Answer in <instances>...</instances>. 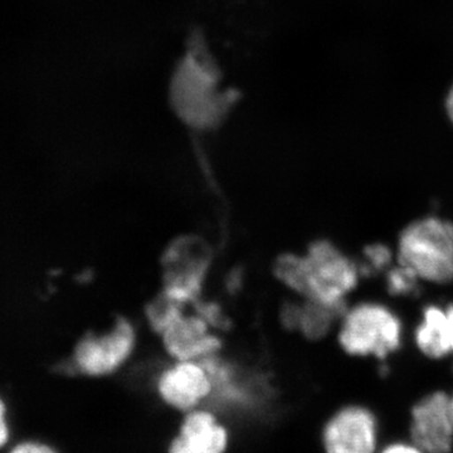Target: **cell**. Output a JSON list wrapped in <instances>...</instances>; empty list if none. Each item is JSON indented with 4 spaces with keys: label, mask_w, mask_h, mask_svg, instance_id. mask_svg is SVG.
Segmentation results:
<instances>
[{
    "label": "cell",
    "mask_w": 453,
    "mask_h": 453,
    "mask_svg": "<svg viewBox=\"0 0 453 453\" xmlns=\"http://www.w3.org/2000/svg\"><path fill=\"white\" fill-rule=\"evenodd\" d=\"M168 111L186 129L207 134L222 127L237 104V91L211 50L192 46L173 61L165 81Z\"/></svg>",
    "instance_id": "1"
},
{
    "label": "cell",
    "mask_w": 453,
    "mask_h": 453,
    "mask_svg": "<svg viewBox=\"0 0 453 453\" xmlns=\"http://www.w3.org/2000/svg\"><path fill=\"white\" fill-rule=\"evenodd\" d=\"M275 273L292 290L310 301L329 306L345 305V294L353 290L359 267L333 243L318 241L306 257L283 255L277 259Z\"/></svg>",
    "instance_id": "2"
},
{
    "label": "cell",
    "mask_w": 453,
    "mask_h": 453,
    "mask_svg": "<svg viewBox=\"0 0 453 453\" xmlns=\"http://www.w3.org/2000/svg\"><path fill=\"white\" fill-rule=\"evenodd\" d=\"M399 259L422 279L446 283L453 280V225L428 217L405 228L399 240Z\"/></svg>",
    "instance_id": "3"
},
{
    "label": "cell",
    "mask_w": 453,
    "mask_h": 453,
    "mask_svg": "<svg viewBox=\"0 0 453 453\" xmlns=\"http://www.w3.org/2000/svg\"><path fill=\"white\" fill-rule=\"evenodd\" d=\"M402 321L380 303H360L345 318L340 344L351 356H377L383 359L402 344Z\"/></svg>",
    "instance_id": "4"
},
{
    "label": "cell",
    "mask_w": 453,
    "mask_h": 453,
    "mask_svg": "<svg viewBox=\"0 0 453 453\" xmlns=\"http://www.w3.org/2000/svg\"><path fill=\"white\" fill-rule=\"evenodd\" d=\"M135 344V332L129 321L119 320L110 332L86 336L74 349L71 365L89 377L111 374L130 357Z\"/></svg>",
    "instance_id": "5"
},
{
    "label": "cell",
    "mask_w": 453,
    "mask_h": 453,
    "mask_svg": "<svg viewBox=\"0 0 453 453\" xmlns=\"http://www.w3.org/2000/svg\"><path fill=\"white\" fill-rule=\"evenodd\" d=\"M325 453H378L380 425L363 405H347L330 417L323 429Z\"/></svg>",
    "instance_id": "6"
},
{
    "label": "cell",
    "mask_w": 453,
    "mask_h": 453,
    "mask_svg": "<svg viewBox=\"0 0 453 453\" xmlns=\"http://www.w3.org/2000/svg\"><path fill=\"white\" fill-rule=\"evenodd\" d=\"M411 441L427 453H451L453 417L445 392L426 395L411 413Z\"/></svg>",
    "instance_id": "7"
},
{
    "label": "cell",
    "mask_w": 453,
    "mask_h": 453,
    "mask_svg": "<svg viewBox=\"0 0 453 453\" xmlns=\"http://www.w3.org/2000/svg\"><path fill=\"white\" fill-rule=\"evenodd\" d=\"M211 389L210 375L198 362H178L163 372L157 383L163 401L178 411L195 410Z\"/></svg>",
    "instance_id": "8"
},
{
    "label": "cell",
    "mask_w": 453,
    "mask_h": 453,
    "mask_svg": "<svg viewBox=\"0 0 453 453\" xmlns=\"http://www.w3.org/2000/svg\"><path fill=\"white\" fill-rule=\"evenodd\" d=\"M163 340L170 356L178 362H201L214 356L222 345L198 314L180 316L163 333Z\"/></svg>",
    "instance_id": "9"
},
{
    "label": "cell",
    "mask_w": 453,
    "mask_h": 453,
    "mask_svg": "<svg viewBox=\"0 0 453 453\" xmlns=\"http://www.w3.org/2000/svg\"><path fill=\"white\" fill-rule=\"evenodd\" d=\"M228 432L208 411H193L181 423L169 453H225Z\"/></svg>",
    "instance_id": "10"
},
{
    "label": "cell",
    "mask_w": 453,
    "mask_h": 453,
    "mask_svg": "<svg viewBox=\"0 0 453 453\" xmlns=\"http://www.w3.org/2000/svg\"><path fill=\"white\" fill-rule=\"evenodd\" d=\"M416 342L422 353L436 359L453 350L451 321L447 310L437 305L426 306L421 324L416 330Z\"/></svg>",
    "instance_id": "11"
},
{
    "label": "cell",
    "mask_w": 453,
    "mask_h": 453,
    "mask_svg": "<svg viewBox=\"0 0 453 453\" xmlns=\"http://www.w3.org/2000/svg\"><path fill=\"white\" fill-rule=\"evenodd\" d=\"M344 312L345 305L329 306L316 301H309L303 306L299 329L306 338L321 339L329 333L333 321Z\"/></svg>",
    "instance_id": "12"
},
{
    "label": "cell",
    "mask_w": 453,
    "mask_h": 453,
    "mask_svg": "<svg viewBox=\"0 0 453 453\" xmlns=\"http://www.w3.org/2000/svg\"><path fill=\"white\" fill-rule=\"evenodd\" d=\"M183 308L184 305H181L177 300L172 299L163 291L162 295L149 305L146 314H148L151 326L157 332L163 334L170 325L174 324L180 316L184 315Z\"/></svg>",
    "instance_id": "13"
},
{
    "label": "cell",
    "mask_w": 453,
    "mask_h": 453,
    "mask_svg": "<svg viewBox=\"0 0 453 453\" xmlns=\"http://www.w3.org/2000/svg\"><path fill=\"white\" fill-rule=\"evenodd\" d=\"M416 273L410 267L393 268L387 276V288L389 294L395 296H413L419 292L418 280Z\"/></svg>",
    "instance_id": "14"
},
{
    "label": "cell",
    "mask_w": 453,
    "mask_h": 453,
    "mask_svg": "<svg viewBox=\"0 0 453 453\" xmlns=\"http://www.w3.org/2000/svg\"><path fill=\"white\" fill-rule=\"evenodd\" d=\"M392 261V252L384 244H372L363 252V261L359 273L365 276H374L381 273Z\"/></svg>",
    "instance_id": "15"
},
{
    "label": "cell",
    "mask_w": 453,
    "mask_h": 453,
    "mask_svg": "<svg viewBox=\"0 0 453 453\" xmlns=\"http://www.w3.org/2000/svg\"><path fill=\"white\" fill-rule=\"evenodd\" d=\"M196 314L201 316L207 321L210 326L223 327L226 324L225 315L222 314L219 305L211 303H202V301H196Z\"/></svg>",
    "instance_id": "16"
},
{
    "label": "cell",
    "mask_w": 453,
    "mask_h": 453,
    "mask_svg": "<svg viewBox=\"0 0 453 453\" xmlns=\"http://www.w3.org/2000/svg\"><path fill=\"white\" fill-rule=\"evenodd\" d=\"M11 413L4 396L0 395V452L5 451L12 442Z\"/></svg>",
    "instance_id": "17"
},
{
    "label": "cell",
    "mask_w": 453,
    "mask_h": 453,
    "mask_svg": "<svg viewBox=\"0 0 453 453\" xmlns=\"http://www.w3.org/2000/svg\"><path fill=\"white\" fill-rule=\"evenodd\" d=\"M7 453H59L55 447L41 440H23L11 445Z\"/></svg>",
    "instance_id": "18"
},
{
    "label": "cell",
    "mask_w": 453,
    "mask_h": 453,
    "mask_svg": "<svg viewBox=\"0 0 453 453\" xmlns=\"http://www.w3.org/2000/svg\"><path fill=\"white\" fill-rule=\"evenodd\" d=\"M301 314H303V306L291 303H286L281 312L283 326L288 330L299 329Z\"/></svg>",
    "instance_id": "19"
},
{
    "label": "cell",
    "mask_w": 453,
    "mask_h": 453,
    "mask_svg": "<svg viewBox=\"0 0 453 453\" xmlns=\"http://www.w3.org/2000/svg\"><path fill=\"white\" fill-rule=\"evenodd\" d=\"M378 453H427L412 441H395L380 449Z\"/></svg>",
    "instance_id": "20"
},
{
    "label": "cell",
    "mask_w": 453,
    "mask_h": 453,
    "mask_svg": "<svg viewBox=\"0 0 453 453\" xmlns=\"http://www.w3.org/2000/svg\"><path fill=\"white\" fill-rule=\"evenodd\" d=\"M446 111L453 124V86L446 98Z\"/></svg>",
    "instance_id": "21"
},
{
    "label": "cell",
    "mask_w": 453,
    "mask_h": 453,
    "mask_svg": "<svg viewBox=\"0 0 453 453\" xmlns=\"http://www.w3.org/2000/svg\"><path fill=\"white\" fill-rule=\"evenodd\" d=\"M447 310V314H449V321H451L452 327V342H453V305H449Z\"/></svg>",
    "instance_id": "22"
},
{
    "label": "cell",
    "mask_w": 453,
    "mask_h": 453,
    "mask_svg": "<svg viewBox=\"0 0 453 453\" xmlns=\"http://www.w3.org/2000/svg\"><path fill=\"white\" fill-rule=\"evenodd\" d=\"M449 405H451V413L453 417V395L449 396Z\"/></svg>",
    "instance_id": "23"
}]
</instances>
